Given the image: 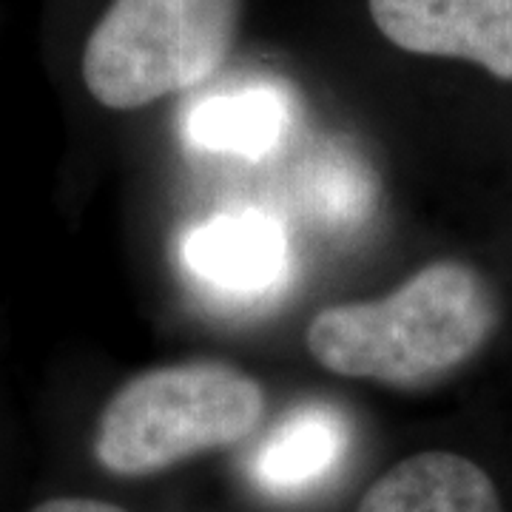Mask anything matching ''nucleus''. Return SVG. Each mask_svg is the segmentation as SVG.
<instances>
[{
    "label": "nucleus",
    "mask_w": 512,
    "mask_h": 512,
    "mask_svg": "<svg viewBox=\"0 0 512 512\" xmlns=\"http://www.w3.org/2000/svg\"><path fill=\"white\" fill-rule=\"evenodd\" d=\"M495 328V302L464 262H433L373 302L330 305L308 325L319 365L390 387H421L470 362Z\"/></svg>",
    "instance_id": "nucleus-1"
},
{
    "label": "nucleus",
    "mask_w": 512,
    "mask_h": 512,
    "mask_svg": "<svg viewBox=\"0 0 512 512\" xmlns=\"http://www.w3.org/2000/svg\"><path fill=\"white\" fill-rule=\"evenodd\" d=\"M265 416V390L245 370L197 359L137 373L103 407L94 456L114 476H154L185 458L234 447Z\"/></svg>",
    "instance_id": "nucleus-2"
},
{
    "label": "nucleus",
    "mask_w": 512,
    "mask_h": 512,
    "mask_svg": "<svg viewBox=\"0 0 512 512\" xmlns=\"http://www.w3.org/2000/svg\"><path fill=\"white\" fill-rule=\"evenodd\" d=\"M239 20L242 0H111L86 40L83 83L111 111L188 92L225 66Z\"/></svg>",
    "instance_id": "nucleus-3"
},
{
    "label": "nucleus",
    "mask_w": 512,
    "mask_h": 512,
    "mask_svg": "<svg viewBox=\"0 0 512 512\" xmlns=\"http://www.w3.org/2000/svg\"><path fill=\"white\" fill-rule=\"evenodd\" d=\"M367 9L402 52L467 60L512 80V0H367Z\"/></svg>",
    "instance_id": "nucleus-4"
},
{
    "label": "nucleus",
    "mask_w": 512,
    "mask_h": 512,
    "mask_svg": "<svg viewBox=\"0 0 512 512\" xmlns=\"http://www.w3.org/2000/svg\"><path fill=\"white\" fill-rule=\"evenodd\" d=\"M288 256L282 225L254 208L211 217L183 245L191 276L231 296H259L276 288L288 274Z\"/></svg>",
    "instance_id": "nucleus-5"
},
{
    "label": "nucleus",
    "mask_w": 512,
    "mask_h": 512,
    "mask_svg": "<svg viewBox=\"0 0 512 512\" xmlns=\"http://www.w3.org/2000/svg\"><path fill=\"white\" fill-rule=\"evenodd\" d=\"M350 424L328 404H305L276 424L254 456L256 484L293 498L325 484L348 456Z\"/></svg>",
    "instance_id": "nucleus-6"
},
{
    "label": "nucleus",
    "mask_w": 512,
    "mask_h": 512,
    "mask_svg": "<svg viewBox=\"0 0 512 512\" xmlns=\"http://www.w3.org/2000/svg\"><path fill=\"white\" fill-rule=\"evenodd\" d=\"M356 512H504L493 478L476 461L430 450L393 464Z\"/></svg>",
    "instance_id": "nucleus-7"
},
{
    "label": "nucleus",
    "mask_w": 512,
    "mask_h": 512,
    "mask_svg": "<svg viewBox=\"0 0 512 512\" xmlns=\"http://www.w3.org/2000/svg\"><path fill=\"white\" fill-rule=\"evenodd\" d=\"M288 97L271 83H248L205 94L185 120L188 140L205 151L259 160L279 146L288 131Z\"/></svg>",
    "instance_id": "nucleus-8"
},
{
    "label": "nucleus",
    "mask_w": 512,
    "mask_h": 512,
    "mask_svg": "<svg viewBox=\"0 0 512 512\" xmlns=\"http://www.w3.org/2000/svg\"><path fill=\"white\" fill-rule=\"evenodd\" d=\"M32 512H126L117 504L97 501V498H52L37 504Z\"/></svg>",
    "instance_id": "nucleus-9"
}]
</instances>
